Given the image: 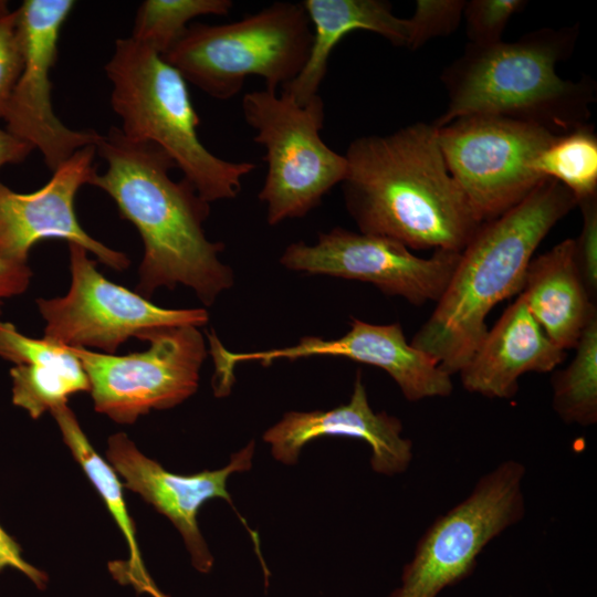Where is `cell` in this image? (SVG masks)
I'll list each match as a JSON object with an SVG mask.
<instances>
[{"instance_id":"6da1fadb","label":"cell","mask_w":597,"mask_h":597,"mask_svg":"<svg viewBox=\"0 0 597 597\" xmlns=\"http://www.w3.org/2000/svg\"><path fill=\"white\" fill-rule=\"evenodd\" d=\"M96 151L106 170L96 172L90 185L113 199L143 241L136 292L149 298L159 287L174 290L181 284L210 306L234 277L219 256L223 243L208 240L205 233L209 203L185 178L171 179L175 161L150 142L129 139L112 126L101 135Z\"/></svg>"},{"instance_id":"7a4b0ae2","label":"cell","mask_w":597,"mask_h":597,"mask_svg":"<svg viewBox=\"0 0 597 597\" xmlns=\"http://www.w3.org/2000/svg\"><path fill=\"white\" fill-rule=\"evenodd\" d=\"M344 156V202L359 232L461 252L483 223L446 166L433 123L357 137Z\"/></svg>"},{"instance_id":"3957f363","label":"cell","mask_w":597,"mask_h":597,"mask_svg":"<svg viewBox=\"0 0 597 597\" xmlns=\"http://www.w3.org/2000/svg\"><path fill=\"white\" fill-rule=\"evenodd\" d=\"M575 207L573 193L547 178L520 203L483 222L410 344L450 376L459 374L488 333L491 310L521 293L535 250Z\"/></svg>"},{"instance_id":"277c9868","label":"cell","mask_w":597,"mask_h":597,"mask_svg":"<svg viewBox=\"0 0 597 597\" xmlns=\"http://www.w3.org/2000/svg\"><path fill=\"white\" fill-rule=\"evenodd\" d=\"M578 25L528 32L513 42L468 44L441 81L447 107L436 127L472 115L513 118L562 135L586 124L595 85L562 78L556 66L575 49Z\"/></svg>"},{"instance_id":"5b68a950","label":"cell","mask_w":597,"mask_h":597,"mask_svg":"<svg viewBox=\"0 0 597 597\" xmlns=\"http://www.w3.org/2000/svg\"><path fill=\"white\" fill-rule=\"evenodd\" d=\"M105 71L126 137L164 149L208 203L239 195L242 178L256 165L224 160L205 147L197 134L200 118L177 69L129 36L116 40Z\"/></svg>"},{"instance_id":"8992f818","label":"cell","mask_w":597,"mask_h":597,"mask_svg":"<svg viewBox=\"0 0 597 597\" xmlns=\"http://www.w3.org/2000/svg\"><path fill=\"white\" fill-rule=\"evenodd\" d=\"M312 41L303 3L277 1L230 23H192L163 57L206 94L229 100L249 76L275 92L293 81Z\"/></svg>"},{"instance_id":"52a82bcc","label":"cell","mask_w":597,"mask_h":597,"mask_svg":"<svg viewBox=\"0 0 597 597\" xmlns=\"http://www.w3.org/2000/svg\"><path fill=\"white\" fill-rule=\"evenodd\" d=\"M241 106L256 132L254 142L265 148L268 170L259 199L266 205L269 224L305 217L347 171L345 156L321 137L322 97L301 106L282 92L263 88L245 93Z\"/></svg>"},{"instance_id":"ba28073f","label":"cell","mask_w":597,"mask_h":597,"mask_svg":"<svg viewBox=\"0 0 597 597\" xmlns=\"http://www.w3.org/2000/svg\"><path fill=\"white\" fill-rule=\"evenodd\" d=\"M446 166L481 222L520 203L545 178L533 167L556 134L535 124L464 116L438 128Z\"/></svg>"},{"instance_id":"9c48e42d","label":"cell","mask_w":597,"mask_h":597,"mask_svg":"<svg viewBox=\"0 0 597 597\" xmlns=\"http://www.w3.org/2000/svg\"><path fill=\"white\" fill-rule=\"evenodd\" d=\"M524 473L523 464L507 460L482 476L467 499L426 531L388 597H438L467 578L482 549L522 519Z\"/></svg>"},{"instance_id":"30bf717a","label":"cell","mask_w":597,"mask_h":597,"mask_svg":"<svg viewBox=\"0 0 597 597\" xmlns=\"http://www.w3.org/2000/svg\"><path fill=\"white\" fill-rule=\"evenodd\" d=\"M136 338L149 347L127 355L70 347L87 375L95 410L118 423H134L153 409L188 399L198 389L207 357L196 326L149 329Z\"/></svg>"},{"instance_id":"8fae6325","label":"cell","mask_w":597,"mask_h":597,"mask_svg":"<svg viewBox=\"0 0 597 597\" xmlns=\"http://www.w3.org/2000/svg\"><path fill=\"white\" fill-rule=\"evenodd\" d=\"M71 285L64 296L36 300L45 322L43 337L76 348L115 354L130 337L155 328L209 321L205 308H166L136 291L111 282L96 269L87 250L69 243Z\"/></svg>"},{"instance_id":"7c38bea8","label":"cell","mask_w":597,"mask_h":597,"mask_svg":"<svg viewBox=\"0 0 597 597\" xmlns=\"http://www.w3.org/2000/svg\"><path fill=\"white\" fill-rule=\"evenodd\" d=\"M460 253L436 250L421 258L394 239L336 227L320 233L313 244H289L280 263L291 271L367 282L420 306L440 298Z\"/></svg>"},{"instance_id":"4fadbf2b","label":"cell","mask_w":597,"mask_h":597,"mask_svg":"<svg viewBox=\"0 0 597 597\" xmlns=\"http://www.w3.org/2000/svg\"><path fill=\"white\" fill-rule=\"evenodd\" d=\"M74 6L72 0H24L17 9L23 66L3 119L8 132L41 151L52 171L101 137L93 129L69 128L52 107L50 73L61 29Z\"/></svg>"},{"instance_id":"5bb4252c","label":"cell","mask_w":597,"mask_h":597,"mask_svg":"<svg viewBox=\"0 0 597 597\" xmlns=\"http://www.w3.org/2000/svg\"><path fill=\"white\" fill-rule=\"evenodd\" d=\"M212 355L214 381L222 388L232 387L234 367L243 362L269 366L279 359L336 356L385 370L410 401L447 397L453 390L451 376L407 342L399 323L379 325L352 317L350 329L336 339L305 336L290 347L248 353L229 352L217 341L212 344Z\"/></svg>"},{"instance_id":"9a60e30c","label":"cell","mask_w":597,"mask_h":597,"mask_svg":"<svg viewBox=\"0 0 597 597\" xmlns=\"http://www.w3.org/2000/svg\"><path fill=\"white\" fill-rule=\"evenodd\" d=\"M96 145L75 151L53 171L40 189L21 193L0 182V258L27 262L41 240L62 239L93 253L115 271H124L128 256L91 237L81 226L74 201L78 189L96 175Z\"/></svg>"},{"instance_id":"2e32d148","label":"cell","mask_w":597,"mask_h":597,"mask_svg":"<svg viewBox=\"0 0 597 597\" xmlns=\"http://www.w3.org/2000/svg\"><path fill=\"white\" fill-rule=\"evenodd\" d=\"M254 453L255 441L252 440L234 452L221 469L189 475L176 474L143 454L125 433L118 432L109 437L106 457L124 480V485L139 494L176 526L195 568L208 573L212 568L213 557L200 532L197 515L202 505L212 499H222L237 511L227 489L228 480L233 473L250 470Z\"/></svg>"},{"instance_id":"e0dca14e","label":"cell","mask_w":597,"mask_h":597,"mask_svg":"<svg viewBox=\"0 0 597 597\" xmlns=\"http://www.w3.org/2000/svg\"><path fill=\"white\" fill-rule=\"evenodd\" d=\"M401 431L396 417L373 410L358 371L347 404L329 410L286 412L262 438L273 458L284 464L296 463L302 449L322 437L363 440L371 449L373 470L394 475L404 472L412 459L411 441Z\"/></svg>"},{"instance_id":"ac0fdd59","label":"cell","mask_w":597,"mask_h":597,"mask_svg":"<svg viewBox=\"0 0 597 597\" xmlns=\"http://www.w3.org/2000/svg\"><path fill=\"white\" fill-rule=\"evenodd\" d=\"M566 352L556 346L532 316L522 294L483 337L459 371L465 390L507 399L526 373H547L563 363Z\"/></svg>"},{"instance_id":"d6986e66","label":"cell","mask_w":597,"mask_h":597,"mask_svg":"<svg viewBox=\"0 0 597 597\" xmlns=\"http://www.w3.org/2000/svg\"><path fill=\"white\" fill-rule=\"evenodd\" d=\"M0 357L14 364L12 404L33 419L67 405L76 392L90 391L82 363L69 346L23 335L10 322L0 321Z\"/></svg>"},{"instance_id":"ffe728a7","label":"cell","mask_w":597,"mask_h":597,"mask_svg":"<svg viewBox=\"0 0 597 597\" xmlns=\"http://www.w3.org/2000/svg\"><path fill=\"white\" fill-rule=\"evenodd\" d=\"M532 316L563 350L575 348L584 328L597 316L579 273L574 239H565L532 259L521 293Z\"/></svg>"},{"instance_id":"44dd1931","label":"cell","mask_w":597,"mask_h":597,"mask_svg":"<svg viewBox=\"0 0 597 597\" xmlns=\"http://www.w3.org/2000/svg\"><path fill=\"white\" fill-rule=\"evenodd\" d=\"M302 3L312 24V46L303 70L281 88L301 106L318 95L331 53L346 34L364 30L381 35L396 46H408V20L397 17L389 1L304 0Z\"/></svg>"},{"instance_id":"7402d4cb","label":"cell","mask_w":597,"mask_h":597,"mask_svg":"<svg viewBox=\"0 0 597 597\" xmlns=\"http://www.w3.org/2000/svg\"><path fill=\"white\" fill-rule=\"evenodd\" d=\"M50 412L61 430L65 444L98 492L128 544V562L112 566L113 573L118 575L119 580L134 585L139 593H147L153 597H167L156 587L145 569L135 525L125 505L124 484L118 480L117 473L90 443L76 416L67 405L54 408Z\"/></svg>"},{"instance_id":"603a6c76","label":"cell","mask_w":597,"mask_h":597,"mask_svg":"<svg viewBox=\"0 0 597 597\" xmlns=\"http://www.w3.org/2000/svg\"><path fill=\"white\" fill-rule=\"evenodd\" d=\"M568 366L555 373L553 408L566 423L597 421V316L584 328Z\"/></svg>"},{"instance_id":"cb8c5ba5","label":"cell","mask_w":597,"mask_h":597,"mask_svg":"<svg viewBox=\"0 0 597 597\" xmlns=\"http://www.w3.org/2000/svg\"><path fill=\"white\" fill-rule=\"evenodd\" d=\"M534 170L552 179L579 201L597 196V136L585 124L556 138L536 157Z\"/></svg>"},{"instance_id":"d4e9b609","label":"cell","mask_w":597,"mask_h":597,"mask_svg":"<svg viewBox=\"0 0 597 597\" xmlns=\"http://www.w3.org/2000/svg\"><path fill=\"white\" fill-rule=\"evenodd\" d=\"M231 0H145L137 9L132 36L161 56L200 15H227Z\"/></svg>"},{"instance_id":"484cf974","label":"cell","mask_w":597,"mask_h":597,"mask_svg":"<svg viewBox=\"0 0 597 597\" xmlns=\"http://www.w3.org/2000/svg\"><path fill=\"white\" fill-rule=\"evenodd\" d=\"M465 3L464 0H417L412 15L407 19V49L417 50L433 38L453 33L463 17Z\"/></svg>"},{"instance_id":"4316f807","label":"cell","mask_w":597,"mask_h":597,"mask_svg":"<svg viewBox=\"0 0 597 597\" xmlns=\"http://www.w3.org/2000/svg\"><path fill=\"white\" fill-rule=\"evenodd\" d=\"M526 3L523 0L467 1L463 17L469 43L484 46L502 41V34L510 19Z\"/></svg>"},{"instance_id":"83f0119b","label":"cell","mask_w":597,"mask_h":597,"mask_svg":"<svg viewBox=\"0 0 597 597\" xmlns=\"http://www.w3.org/2000/svg\"><path fill=\"white\" fill-rule=\"evenodd\" d=\"M22 66L23 51L15 10L0 18V118L4 116Z\"/></svg>"},{"instance_id":"f1b7e54d","label":"cell","mask_w":597,"mask_h":597,"mask_svg":"<svg viewBox=\"0 0 597 597\" xmlns=\"http://www.w3.org/2000/svg\"><path fill=\"white\" fill-rule=\"evenodd\" d=\"M583 224L577 239H574V254L579 273L590 297L597 296V196L582 200Z\"/></svg>"},{"instance_id":"f546056e","label":"cell","mask_w":597,"mask_h":597,"mask_svg":"<svg viewBox=\"0 0 597 597\" xmlns=\"http://www.w3.org/2000/svg\"><path fill=\"white\" fill-rule=\"evenodd\" d=\"M4 568L21 572L39 588H44L46 585V574L23 558L21 546L0 525V572Z\"/></svg>"},{"instance_id":"4dcf8cb0","label":"cell","mask_w":597,"mask_h":597,"mask_svg":"<svg viewBox=\"0 0 597 597\" xmlns=\"http://www.w3.org/2000/svg\"><path fill=\"white\" fill-rule=\"evenodd\" d=\"M32 279V270L27 262L0 258V313L4 300L24 293Z\"/></svg>"},{"instance_id":"1f68e13d","label":"cell","mask_w":597,"mask_h":597,"mask_svg":"<svg viewBox=\"0 0 597 597\" xmlns=\"http://www.w3.org/2000/svg\"><path fill=\"white\" fill-rule=\"evenodd\" d=\"M32 150V146L28 143L0 127V168L24 161Z\"/></svg>"},{"instance_id":"d6a6232c","label":"cell","mask_w":597,"mask_h":597,"mask_svg":"<svg viewBox=\"0 0 597 597\" xmlns=\"http://www.w3.org/2000/svg\"><path fill=\"white\" fill-rule=\"evenodd\" d=\"M11 11L9 10V6L7 1L0 0V18L7 15Z\"/></svg>"}]
</instances>
